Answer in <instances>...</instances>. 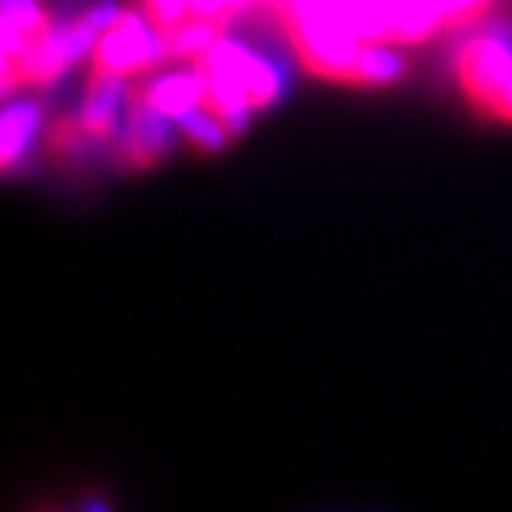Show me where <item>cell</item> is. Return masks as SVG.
Masks as SVG:
<instances>
[{
	"instance_id": "6da1fadb",
	"label": "cell",
	"mask_w": 512,
	"mask_h": 512,
	"mask_svg": "<svg viewBox=\"0 0 512 512\" xmlns=\"http://www.w3.org/2000/svg\"><path fill=\"white\" fill-rule=\"evenodd\" d=\"M201 75V108L207 118L238 136L253 112L269 108L281 93L278 68L238 41L219 38L195 62Z\"/></svg>"
},
{
	"instance_id": "7a4b0ae2",
	"label": "cell",
	"mask_w": 512,
	"mask_h": 512,
	"mask_svg": "<svg viewBox=\"0 0 512 512\" xmlns=\"http://www.w3.org/2000/svg\"><path fill=\"white\" fill-rule=\"evenodd\" d=\"M164 62L161 34L133 10H115L99 28L96 41L87 53L90 75L87 84H124L136 75H149L155 65Z\"/></svg>"
},
{
	"instance_id": "3957f363",
	"label": "cell",
	"mask_w": 512,
	"mask_h": 512,
	"mask_svg": "<svg viewBox=\"0 0 512 512\" xmlns=\"http://www.w3.org/2000/svg\"><path fill=\"white\" fill-rule=\"evenodd\" d=\"M454 78L482 115L512 124V44L475 34L454 53Z\"/></svg>"
},
{
	"instance_id": "277c9868",
	"label": "cell",
	"mask_w": 512,
	"mask_h": 512,
	"mask_svg": "<svg viewBox=\"0 0 512 512\" xmlns=\"http://www.w3.org/2000/svg\"><path fill=\"white\" fill-rule=\"evenodd\" d=\"M201 90V75L192 65L186 71H164L155 78H142L139 84L124 87V99L170 124H182L201 108Z\"/></svg>"
},
{
	"instance_id": "5b68a950",
	"label": "cell",
	"mask_w": 512,
	"mask_h": 512,
	"mask_svg": "<svg viewBox=\"0 0 512 512\" xmlns=\"http://www.w3.org/2000/svg\"><path fill=\"white\" fill-rule=\"evenodd\" d=\"M167 145H170V121L124 99V127L112 142L115 164L127 170H149L164 158Z\"/></svg>"
},
{
	"instance_id": "8992f818",
	"label": "cell",
	"mask_w": 512,
	"mask_h": 512,
	"mask_svg": "<svg viewBox=\"0 0 512 512\" xmlns=\"http://www.w3.org/2000/svg\"><path fill=\"white\" fill-rule=\"evenodd\" d=\"M38 127H41L38 105L19 102L7 108L4 130H0V164H4V170H13L19 164V158L28 152L34 136H38Z\"/></svg>"
},
{
	"instance_id": "52a82bcc",
	"label": "cell",
	"mask_w": 512,
	"mask_h": 512,
	"mask_svg": "<svg viewBox=\"0 0 512 512\" xmlns=\"http://www.w3.org/2000/svg\"><path fill=\"white\" fill-rule=\"evenodd\" d=\"M41 142H44V152L47 158L53 161H65V158H75L81 155L87 145H93L78 121V115H62V118H53L47 124V130L41 133Z\"/></svg>"
}]
</instances>
